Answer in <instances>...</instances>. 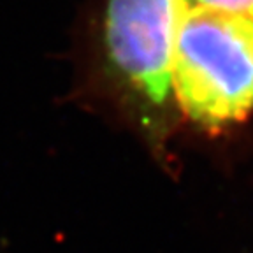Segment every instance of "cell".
<instances>
[{"label":"cell","instance_id":"cell-1","mask_svg":"<svg viewBox=\"0 0 253 253\" xmlns=\"http://www.w3.org/2000/svg\"><path fill=\"white\" fill-rule=\"evenodd\" d=\"M176 2L100 0L93 41L99 93L166 166L183 126L170 84Z\"/></svg>","mask_w":253,"mask_h":253},{"label":"cell","instance_id":"cell-2","mask_svg":"<svg viewBox=\"0 0 253 253\" xmlns=\"http://www.w3.org/2000/svg\"><path fill=\"white\" fill-rule=\"evenodd\" d=\"M170 84L181 125L216 134L246 122L253 113V20L178 0Z\"/></svg>","mask_w":253,"mask_h":253},{"label":"cell","instance_id":"cell-3","mask_svg":"<svg viewBox=\"0 0 253 253\" xmlns=\"http://www.w3.org/2000/svg\"><path fill=\"white\" fill-rule=\"evenodd\" d=\"M194 2L234 12V14H241L253 20V0H194Z\"/></svg>","mask_w":253,"mask_h":253}]
</instances>
